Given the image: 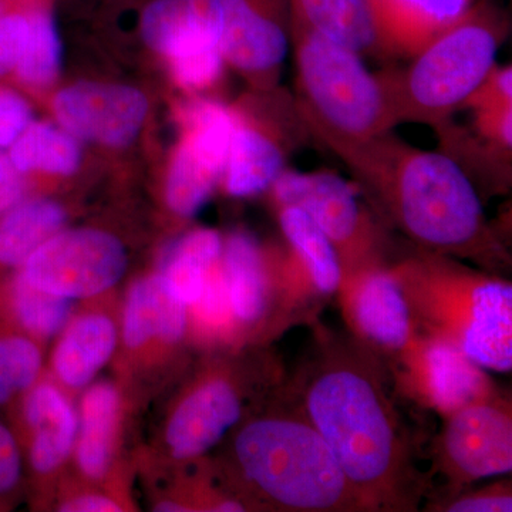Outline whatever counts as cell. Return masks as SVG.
<instances>
[{
    "instance_id": "cell-12",
    "label": "cell",
    "mask_w": 512,
    "mask_h": 512,
    "mask_svg": "<svg viewBox=\"0 0 512 512\" xmlns=\"http://www.w3.org/2000/svg\"><path fill=\"white\" fill-rule=\"evenodd\" d=\"M393 382L404 400L433 410L441 419L500 392V387L457 346L419 333Z\"/></svg>"
},
{
    "instance_id": "cell-31",
    "label": "cell",
    "mask_w": 512,
    "mask_h": 512,
    "mask_svg": "<svg viewBox=\"0 0 512 512\" xmlns=\"http://www.w3.org/2000/svg\"><path fill=\"white\" fill-rule=\"evenodd\" d=\"M190 308L202 332L211 338L228 339L238 329L229 302L221 258L208 274L200 298Z\"/></svg>"
},
{
    "instance_id": "cell-26",
    "label": "cell",
    "mask_w": 512,
    "mask_h": 512,
    "mask_svg": "<svg viewBox=\"0 0 512 512\" xmlns=\"http://www.w3.org/2000/svg\"><path fill=\"white\" fill-rule=\"evenodd\" d=\"M221 252L222 239L214 229H195L175 245L161 275L188 308L200 298Z\"/></svg>"
},
{
    "instance_id": "cell-15",
    "label": "cell",
    "mask_w": 512,
    "mask_h": 512,
    "mask_svg": "<svg viewBox=\"0 0 512 512\" xmlns=\"http://www.w3.org/2000/svg\"><path fill=\"white\" fill-rule=\"evenodd\" d=\"M148 101L133 87L79 83L57 94L55 113L74 136L110 147L130 144L146 120Z\"/></svg>"
},
{
    "instance_id": "cell-11",
    "label": "cell",
    "mask_w": 512,
    "mask_h": 512,
    "mask_svg": "<svg viewBox=\"0 0 512 512\" xmlns=\"http://www.w3.org/2000/svg\"><path fill=\"white\" fill-rule=\"evenodd\" d=\"M338 293L350 335L393 375L406 362L419 333L392 272L387 268L360 272L342 279Z\"/></svg>"
},
{
    "instance_id": "cell-4",
    "label": "cell",
    "mask_w": 512,
    "mask_h": 512,
    "mask_svg": "<svg viewBox=\"0 0 512 512\" xmlns=\"http://www.w3.org/2000/svg\"><path fill=\"white\" fill-rule=\"evenodd\" d=\"M417 333L457 346L483 369H512V285L460 259L410 247L387 266Z\"/></svg>"
},
{
    "instance_id": "cell-37",
    "label": "cell",
    "mask_w": 512,
    "mask_h": 512,
    "mask_svg": "<svg viewBox=\"0 0 512 512\" xmlns=\"http://www.w3.org/2000/svg\"><path fill=\"white\" fill-rule=\"evenodd\" d=\"M25 198V181L10 160L8 148L0 147V217Z\"/></svg>"
},
{
    "instance_id": "cell-24",
    "label": "cell",
    "mask_w": 512,
    "mask_h": 512,
    "mask_svg": "<svg viewBox=\"0 0 512 512\" xmlns=\"http://www.w3.org/2000/svg\"><path fill=\"white\" fill-rule=\"evenodd\" d=\"M286 245L308 272L322 298L338 293L342 268L335 248L311 215L296 205H278Z\"/></svg>"
},
{
    "instance_id": "cell-9",
    "label": "cell",
    "mask_w": 512,
    "mask_h": 512,
    "mask_svg": "<svg viewBox=\"0 0 512 512\" xmlns=\"http://www.w3.org/2000/svg\"><path fill=\"white\" fill-rule=\"evenodd\" d=\"M429 485L443 480L439 495L467 490L484 478L512 471L511 394L497 392L444 417L441 431L431 441ZM430 493V490H429Z\"/></svg>"
},
{
    "instance_id": "cell-16",
    "label": "cell",
    "mask_w": 512,
    "mask_h": 512,
    "mask_svg": "<svg viewBox=\"0 0 512 512\" xmlns=\"http://www.w3.org/2000/svg\"><path fill=\"white\" fill-rule=\"evenodd\" d=\"M222 0H147L138 30L171 60L221 52Z\"/></svg>"
},
{
    "instance_id": "cell-27",
    "label": "cell",
    "mask_w": 512,
    "mask_h": 512,
    "mask_svg": "<svg viewBox=\"0 0 512 512\" xmlns=\"http://www.w3.org/2000/svg\"><path fill=\"white\" fill-rule=\"evenodd\" d=\"M9 156L20 173L40 170L69 175L80 165L82 153L70 133L47 124H30L9 147Z\"/></svg>"
},
{
    "instance_id": "cell-19",
    "label": "cell",
    "mask_w": 512,
    "mask_h": 512,
    "mask_svg": "<svg viewBox=\"0 0 512 512\" xmlns=\"http://www.w3.org/2000/svg\"><path fill=\"white\" fill-rule=\"evenodd\" d=\"M22 420L30 433L29 463L40 476L55 473L76 446L79 417L72 403L50 383L23 394Z\"/></svg>"
},
{
    "instance_id": "cell-2",
    "label": "cell",
    "mask_w": 512,
    "mask_h": 512,
    "mask_svg": "<svg viewBox=\"0 0 512 512\" xmlns=\"http://www.w3.org/2000/svg\"><path fill=\"white\" fill-rule=\"evenodd\" d=\"M340 160L387 231L399 232L420 251L507 278L511 254L485 217L476 187L446 153L420 150L387 131Z\"/></svg>"
},
{
    "instance_id": "cell-3",
    "label": "cell",
    "mask_w": 512,
    "mask_h": 512,
    "mask_svg": "<svg viewBox=\"0 0 512 512\" xmlns=\"http://www.w3.org/2000/svg\"><path fill=\"white\" fill-rule=\"evenodd\" d=\"M227 437L222 473L245 510L366 512L328 443L284 384Z\"/></svg>"
},
{
    "instance_id": "cell-17",
    "label": "cell",
    "mask_w": 512,
    "mask_h": 512,
    "mask_svg": "<svg viewBox=\"0 0 512 512\" xmlns=\"http://www.w3.org/2000/svg\"><path fill=\"white\" fill-rule=\"evenodd\" d=\"M232 119L225 188L232 197H254L274 185L286 170V157L309 134L302 121L268 131L242 123L234 114Z\"/></svg>"
},
{
    "instance_id": "cell-35",
    "label": "cell",
    "mask_w": 512,
    "mask_h": 512,
    "mask_svg": "<svg viewBox=\"0 0 512 512\" xmlns=\"http://www.w3.org/2000/svg\"><path fill=\"white\" fill-rule=\"evenodd\" d=\"M463 107H471L474 110L512 107L511 66H494L483 84L468 97Z\"/></svg>"
},
{
    "instance_id": "cell-5",
    "label": "cell",
    "mask_w": 512,
    "mask_h": 512,
    "mask_svg": "<svg viewBox=\"0 0 512 512\" xmlns=\"http://www.w3.org/2000/svg\"><path fill=\"white\" fill-rule=\"evenodd\" d=\"M507 32L504 13L481 0L412 56L409 66L377 73L392 127L420 123L437 131L450 123L493 70Z\"/></svg>"
},
{
    "instance_id": "cell-6",
    "label": "cell",
    "mask_w": 512,
    "mask_h": 512,
    "mask_svg": "<svg viewBox=\"0 0 512 512\" xmlns=\"http://www.w3.org/2000/svg\"><path fill=\"white\" fill-rule=\"evenodd\" d=\"M296 110L309 136L339 158L392 131L382 84L359 53L291 18Z\"/></svg>"
},
{
    "instance_id": "cell-14",
    "label": "cell",
    "mask_w": 512,
    "mask_h": 512,
    "mask_svg": "<svg viewBox=\"0 0 512 512\" xmlns=\"http://www.w3.org/2000/svg\"><path fill=\"white\" fill-rule=\"evenodd\" d=\"M291 46L289 0H222V59L275 89Z\"/></svg>"
},
{
    "instance_id": "cell-8",
    "label": "cell",
    "mask_w": 512,
    "mask_h": 512,
    "mask_svg": "<svg viewBox=\"0 0 512 512\" xmlns=\"http://www.w3.org/2000/svg\"><path fill=\"white\" fill-rule=\"evenodd\" d=\"M271 188L276 205L301 207L319 225L338 254L342 279L387 268L399 255L390 232L339 175L285 170Z\"/></svg>"
},
{
    "instance_id": "cell-13",
    "label": "cell",
    "mask_w": 512,
    "mask_h": 512,
    "mask_svg": "<svg viewBox=\"0 0 512 512\" xmlns=\"http://www.w3.org/2000/svg\"><path fill=\"white\" fill-rule=\"evenodd\" d=\"M232 127L231 111L220 104L205 101L192 107L190 128L175 153L165 187L168 207L178 217H195L224 177Z\"/></svg>"
},
{
    "instance_id": "cell-30",
    "label": "cell",
    "mask_w": 512,
    "mask_h": 512,
    "mask_svg": "<svg viewBox=\"0 0 512 512\" xmlns=\"http://www.w3.org/2000/svg\"><path fill=\"white\" fill-rule=\"evenodd\" d=\"M42 353L26 335L0 332V407L10 406L39 379Z\"/></svg>"
},
{
    "instance_id": "cell-23",
    "label": "cell",
    "mask_w": 512,
    "mask_h": 512,
    "mask_svg": "<svg viewBox=\"0 0 512 512\" xmlns=\"http://www.w3.org/2000/svg\"><path fill=\"white\" fill-rule=\"evenodd\" d=\"M119 410V392L111 383L93 384L84 394L74 446L84 476L97 480L109 470Z\"/></svg>"
},
{
    "instance_id": "cell-33",
    "label": "cell",
    "mask_w": 512,
    "mask_h": 512,
    "mask_svg": "<svg viewBox=\"0 0 512 512\" xmlns=\"http://www.w3.org/2000/svg\"><path fill=\"white\" fill-rule=\"evenodd\" d=\"M23 461L16 434L0 419V510L9 507L22 484Z\"/></svg>"
},
{
    "instance_id": "cell-29",
    "label": "cell",
    "mask_w": 512,
    "mask_h": 512,
    "mask_svg": "<svg viewBox=\"0 0 512 512\" xmlns=\"http://www.w3.org/2000/svg\"><path fill=\"white\" fill-rule=\"evenodd\" d=\"M28 18V37L16 70L23 82L46 86L59 74L62 43L55 20L46 10H32Z\"/></svg>"
},
{
    "instance_id": "cell-18",
    "label": "cell",
    "mask_w": 512,
    "mask_h": 512,
    "mask_svg": "<svg viewBox=\"0 0 512 512\" xmlns=\"http://www.w3.org/2000/svg\"><path fill=\"white\" fill-rule=\"evenodd\" d=\"M383 55L412 57L473 5V0H367Z\"/></svg>"
},
{
    "instance_id": "cell-25",
    "label": "cell",
    "mask_w": 512,
    "mask_h": 512,
    "mask_svg": "<svg viewBox=\"0 0 512 512\" xmlns=\"http://www.w3.org/2000/svg\"><path fill=\"white\" fill-rule=\"evenodd\" d=\"M66 212L55 201L29 200L0 217V269H19L29 256L62 231Z\"/></svg>"
},
{
    "instance_id": "cell-7",
    "label": "cell",
    "mask_w": 512,
    "mask_h": 512,
    "mask_svg": "<svg viewBox=\"0 0 512 512\" xmlns=\"http://www.w3.org/2000/svg\"><path fill=\"white\" fill-rule=\"evenodd\" d=\"M285 380L284 366L271 352L207 367L168 420L165 443L171 457L191 461L205 456L264 406Z\"/></svg>"
},
{
    "instance_id": "cell-38",
    "label": "cell",
    "mask_w": 512,
    "mask_h": 512,
    "mask_svg": "<svg viewBox=\"0 0 512 512\" xmlns=\"http://www.w3.org/2000/svg\"><path fill=\"white\" fill-rule=\"evenodd\" d=\"M60 511L66 512H113L121 511L119 503L100 494H83L60 505Z\"/></svg>"
},
{
    "instance_id": "cell-22",
    "label": "cell",
    "mask_w": 512,
    "mask_h": 512,
    "mask_svg": "<svg viewBox=\"0 0 512 512\" xmlns=\"http://www.w3.org/2000/svg\"><path fill=\"white\" fill-rule=\"evenodd\" d=\"M291 18L359 55L382 56L367 0H289Z\"/></svg>"
},
{
    "instance_id": "cell-10",
    "label": "cell",
    "mask_w": 512,
    "mask_h": 512,
    "mask_svg": "<svg viewBox=\"0 0 512 512\" xmlns=\"http://www.w3.org/2000/svg\"><path fill=\"white\" fill-rule=\"evenodd\" d=\"M127 265L119 238L100 229L80 228L57 232L18 272L36 288L74 301L109 291L126 274Z\"/></svg>"
},
{
    "instance_id": "cell-32",
    "label": "cell",
    "mask_w": 512,
    "mask_h": 512,
    "mask_svg": "<svg viewBox=\"0 0 512 512\" xmlns=\"http://www.w3.org/2000/svg\"><path fill=\"white\" fill-rule=\"evenodd\" d=\"M424 511L429 512H510L512 511L511 480L467 488L448 497L431 498Z\"/></svg>"
},
{
    "instance_id": "cell-20",
    "label": "cell",
    "mask_w": 512,
    "mask_h": 512,
    "mask_svg": "<svg viewBox=\"0 0 512 512\" xmlns=\"http://www.w3.org/2000/svg\"><path fill=\"white\" fill-rule=\"evenodd\" d=\"M188 306L161 274L147 276L131 286L123 313V339L127 348L140 349L150 340L177 345L188 326Z\"/></svg>"
},
{
    "instance_id": "cell-28",
    "label": "cell",
    "mask_w": 512,
    "mask_h": 512,
    "mask_svg": "<svg viewBox=\"0 0 512 512\" xmlns=\"http://www.w3.org/2000/svg\"><path fill=\"white\" fill-rule=\"evenodd\" d=\"M6 302L10 316L29 338L49 339L66 328L73 301L36 288L18 272L6 288Z\"/></svg>"
},
{
    "instance_id": "cell-1",
    "label": "cell",
    "mask_w": 512,
    "mask_h": 512,
    "mask_svg": "<svg viewBox=\"0 0 512 512\" xmlns=\"http://www.w3.org/2000/svg\"><path fill=\"white\" fill-rule=\"evenodd\" d=\"M285 393L328 443L366 512H416L429 495L423 446L386 365L346 333L313 322Z\"/></svg>"
},
{
    "instance_id": "cell-34",
    "label": "cell",
    "mask_w": 512,
    "mask_h": 512,
    "mask_svg": "<svg viewBox=\"0 0 512 512\" xmlns=\"http://www.w3.org/2000/svg\"><path fill=\"white\" fill-rule=\"evenodd\" d=\"M29 32L28 13L0 8V76L16 69Z\"/></svg>"
},
{
    "instance_id": "cell-36",
    "label": "cell",
    "mask_w": 512,
    "mask_h": 512,
    "mask_svg": "<svg viewBox=\"0 0 512 512\" xmlns=\"http://www.w3.org/2000/svg\"><path fill=\"white\" fill-rule=\"evenodd\" d=\"M32 124V111L19 94L0 92V147L9 148Z\"/></svg>"
},
{
    "instance_id": "cell-21",
    "label": "cell",
    "mask_w": 512,
    "mask_h": 512,
    "mask_svg": "<svg viewBox=\"0 0 512 512\" xmlns=\"http://www.w3.org/2000/svg\"><path fill=\"white\" fill-rule=\"evenodd\" d=\"M117 340L116 325L103 313L74 319L63 329L53 353L57 379L72 389L87 386L116 352Z\"/></svg>"
}]
</instances>
